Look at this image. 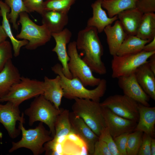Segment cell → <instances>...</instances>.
<instances>
[{
  "instance_id": "obj_1",
  "label": "cell",
  "mask_w": 155,
  "mask_h": 155,
  "mask_svg": "<svg viewBox=\"0 0 155 155\" xmlns=\"http://www.w3.org/2000/svg\"><path fill=\"white\" fill-rule=\"evenodd\" d=\"M98 33L95 28L86 26L79 31L75 42L77 50L84 54L82 59L92 71L103 75L106 73L107 70L102 60L103 49Z\"/></svg>"
},
{
  "instance_id": "obj_2",
  "label": "cell",
  "mask_w": 155,
  "mask_h": 155,
  "mask_svg": "<svg viewBox=\"0 0 155 155\" xmlns=\"http://www.w3.org/2000/svg\"><path fill=\"white\" fill-rule=\"evenodd\" d=\"M61 64L57 63L51 67L52 71L60 77L61 85L63 91V97L69 99L75 98L89 99L100 102V98L105 93L107 88V82L105 79L101 80L96 87L89 90L78 78L69 79L64 75Z\"/></svg>"
},
{
  "instance_id": "obj_3",
  "label": "cell",
  "mask_w": 155,
  "mask_h": 155,
  "mask_svg": "<svg viewBox=\"0 0 155 155\" xmlns=\"http://www.w3.org/2000/svg\"><path fill=\"white\" fill-rule=\"evenodd\" d=\"M23 122L19 123L18 129L22 133L21 139L17 142H12L9 152L11 153L19 148H24L30 150L34 155H39L44 151V145L51 140L53 137L49 131L40 122L35 128L26 129Z\"/></svg>"
},
{
  "instance_id": "obj_4",
  "label": "cell",
  "mask_w": 155,
  "mask_h": 155,
  "mask_svg": "<svg viewBox=\"0 0 155 155\" xmlns=\"http://www.w3.org/2000/svg\"><path fill=\"white\" fill-rule=\"evenodd\" d=\"M72 106V112L81 118L98 136L106 127L100 102L75 98Z\"/></svg>"
},
{
  "instance_id": "obj_5",
  "label": "cell",
  "mask_w": 155,
  "mask_h": 155,
  "mask_svg": "<svg viewBox=\"0 0 155 155\" xmlns=\"http://www.w3.org/2000/svg\"><path fill=\"white\" fill-rule=\"evenodd\" d=\"M62 109H57L42 94L36 97L26 109L25 114L29 117V125L32 126L39 121L48 126L52 137L55 133V125L56 119Z\"/></svg>"
},
{
  "instance_id": "obj_6",
  "label": "cell",
  "mask_w": 155,
  "mask_h": 155,
  "mask_svg": "<svg viewBox=\"0 0 155 155\" xmlns=\"http://www.w3.org/2000/svg\"><path fill=\"white\" fill-rule=\"evenodd\" d=\"M19 16L18 23L21 24V29L16 38L28 41V44L25 46L26 49H35L50 40L51 34L45 26L43 24L39 26L35 23L30 19L27 12H21Z\"/></svg>"
},
{
  "instance_id": "obj_7",
  "label": "cell",
  "mask_w": 155,
  "mask_h": 155,
  "mask_svg": "<svg viewBox=\"0 0 155 155\" xmlns=\"http://www.w3.org/2000/svg\"><path fill=\"white\" fill-rule=\"evenodd\" d=\"M43 81L22 76L7 94L0 97V102H9L19 106L25 100L43 94Z\"/></svg>"
},
{
  "instance_id": "obj_8",
  "label": "cell",
  "mask_w": 155,
  "mask_h": 155,
  "mask_svg": "<svg viewBox=\"0 0 155 155\" xmlns=\"http://www.w3.org/2000/svg\"><path fill=\"white\" fill-rule=\"evenodd\" d=\"M67 52L69 58L68 68L72 78H78L85 86H97L101 79L94 76L90 68L79 56L75 41L69 43Z\"/></svg>"
},
{
  "instance_id": "obj_9",
  "label": "cell",
  "mask_w": 155,
  "mask_h": 155,
  "mask_svg": "<svg viewBox=\"0 0 155 155\" xmlns=\"http://www.w3.org/2000/svg\"><path fill=\"white\" fill-rule=\"evenodd\" d=\"M155 52H148L142 51L137 53L123 56H113L111 61V76L118 78L134 73L141 65L148 62V60Z\"/></svg>"
},
{
  "instance_id": "obj_10",
  "label": "cell",
  "mask_w": 155,
  "mask_h": 155,
  "mask_svg": "<svg viewBox=\"0 0 155 155\" xmlns=\"http://www.w3.org/2000/svg\"><path fill=\"white\" fill-rule=\"evenodd\" d=\"M139 103L124 94L110 96L100 103L102 106L118 115L137 122L139 118Z\"/></svg>"
},
{
  "instance_id": "obj_11",
  "label": "cell",
  "mask_w": 155,
  "mask_h": 155,
  "mask_svg": "<svg viewBox=\"0 0 155 155\" xmlns=\"http://www.w3.org/2000/svg\"><path fill=\"white\" fill-rule=\"evenodd\" d=\"M19 106L7 102L5 104L0 103V123L7 130L12 138H16L19 135L21 131L16 127V122L25 123L24 114L20 115Z\"/></svg>"
},
{
  "instance_id": "obj_12",
  "label": "cell",
  "mask_w": 155,
  "mask_h": 155,
  "mask_svg": "<svg viewBox=\"0 0 155 155\" xmlns=\"http://www.w3.org/2000/svg\"><path fill=\"white\" fill-rule=\"evenodd\" d=\"M102 107L106 127L113 138L123 133L134 131L137 122L119 116L107 108Z\"/></svg>"
},
{
  "instance_id": "obj_13",
  "label": "cell",
  "mask_w": 155,
  "mask_h": 155,
  "mask_svg": "<svg viewBox=\"0 0 155 155\" xmlns=\"http://www.w3.org/2000/svg\"><path fill=\"white\" fill-rule=\"evenodd\" d=\"M69 118L73 133L82 141L88 154L93 155L94 144L98 137L81 118L72 112H69Z\"/></svg>"
},
{
  "instance_id": "obj_14",
  "label": "cell",
  "mask_w": 155,
  "mask_h": 155,
  "mask_svg": "<svg viewBox=\"0 0 155 155\" xmlns=\"http://www.w3.org/2000/svg\"><path fill=\"white\" fill-rule=\"evenodd\" d=\"M118 85L124 94L144 106H150L149 96L137 82L134 73L118 78Z\"/></svg>"
},
{
  "instance_id": "obj_15",
  "label": "cell",
  "mask_w": 155,
  "mask_h": 155,
  "mask_svg": "<svg viewBox=\"0 0 155 155\" xmlns=\"http://www.w3.org/2000/svg\"><path fill=\"white\" fill-rule=\"evenodd\" d=\"M51 36L56 42L55 46L52 51L56 53L58 60L61 63L64 75L68 78L72 79V75L68 68L69 58L67 49V45L70 41L72 33L68 29L64 28L59 33L51 34Z\"/></svg>"
},
{
  "instance_id": "obj_16",
  "label": "cell",
  "mask_w": 155,
  "mask_h": 155,
  "mask_svg": "<svg viewBox=\"0 0 155 155\" xmlns=\"http://www.w3.org/2000/svg\"><path fill=\"white\" fill-rule=\"evenodd\" d=\"M103 0H96L92 3V16L90 18L87 23V26L95 28L98 33L103 31L107 26L111 24L118 20L117 15L109 17L102 9V3Z\"/></svg>"
},
{
  "instance_id": "obj_17",
  "label": "cell",
  "mask_w": 155,
  "mask_h": 155,
  "mask_svg": "<svg viewBox=\"0 0 155 155\" xmlns=\"http://www.w3.org/2000/svg\"><path fill=\"white\" fill-rule=\"evenodd\" d=\"M114 24L107 26L104 30L106 36L107 42L110 54L113 56L116 54L127 34L119 21L117 20Z\"/></svg>"
},
{
  "instance_id": "obj_18",
  "label": "cell",
  "mask_w": 155,
  "mask_h": 155,
  "mask_svg": "<svg viewBox=\"0 0 155 155\" xmlns=\"http://www.w3.org/2000/svg\"><path fill=\"white\" fill-rule=\"evenodd\" d=\"M43 82L44 92L42 95L57 109L59 110L62 99L63 96L60 76L57 75L54 78L51 79L45 76Z\"/></svg>"
},
{
  "instance_id": "obj_19",
  "label": "cell",
  "mask_w": 155,
  "mask_h": 155,
  "mask_svg": "<svg viewBox=\"0 0 155 155\" xmlns=\"http://www.w3.org/2000/svg\"><path fill=\"white\" fill-rule=\"evenodd\" d=\"M139 118L134 131L146 133L152 137L155 135V107H150L139 103Z\"/></svg>"
},
{
  "instance_id": "obj_20",
  "label": "cell",
  "mask_w": 155,
  "mask_h": 155,
  "mask_svg": "<svg viewBox=\"0 0 155 155\" xmlns=\"http://www.w3.org/2000/svg\"><path fill=\"white\" fill-rule=\"evenodd\" d=\"M136 80L145 92L155 100V74L149 67L148 61L134 72Z\"/></svg>"
},
{
  "instance_id": "obj_21",
  "label": "cell",
  "mask_w": 155,
  "mask_h": 155,
  "mask_svg": "<svg viewBox=\"0 0 155 155\" xmlns=\"http://www.w3.org/2000/svg\"><path fill=\"white\" fill-rule=\"evenodd\" d=\"M143 14L136 7L124 10L118 14V20L127 35H136Z\"/></svg>"
},
{
  "instance_id": "obj_22",
  "label": "cell",
  "mask_w": 155,
  "mask_h": 155,
  "mask_svg": "<svg viewBox=\"0 0 155 155\" xmlns=\"http://www.w3.org/2000/svg\"><path fill=\"white\" fill-rule=\"evenodd\" d=\"M21 76L11 59L6 63L0 71V97L7 93L11 87L20 80Z\"/></svg>"
},
{
  "instance_id": "obj_23",
  "label": "cell",
  "mask_w": 155,
  "mask_h": 155,
  "mask_svg": "<svg viewBox=\"0 0 155 155\" xmlns=\"http://www.w3.org/2000/svg\"><path fill=\"white\" fill-rule=\"evenodd\" d=\"M68 13L53 11H44L41 15L42 24L46 26L51 34L59 33L68 23Z\"/></svg>"
},
{
  "instance_id": "obj_24",
  "label": "cell",
  "mask_w": 155,
  "mask_h": 155,
  "mask_svg": "<svg viewBox=\"0 0 155 155\" xmlns=\"http://www.w3.org/2000/svg\"><path fill=\"white\" fill-rule=\"evenodd\" d=\"M10 8L4 2L0 0V16L2 18V26L7 37L10 39L13 51V55L15 57L20 55L21 48L25 46L28 43L26 40H18L16 38L12 32L9 20L7 15L10 11Z\"/></svg>"
},
{
  "instance_id": "obj_25",
  "label": "cell",
  "mask_w": 155,
  "mask_h": 155,
  "mask_svg": "<svg viewBox=\"0 0 155 155\" xmlns=\"http://www.w3.org/2000/svg\"><path fill=\"white\" fill-rule=\"evenodd\" d=\"M69 110H62L55 123V135L53 139L48 142L49 145L54 146L61 138L73 133L69 120Z\"/></svg>"
},
{
  "instance_id": "obj_26",
  "label": "cell",
  "mask_w": 155,
  "mask_h": 155,
  "mask_svg": "<svg viewBox=\"0 0 155 155\" xmlns=\"http://www.w3.org/2000/svg\"><path fill=\"white\" fill-rule=\"evenodd\" d=\"M144 13L135 36L140 39L152 40L155 38V13Z\"/></svg>"
},
{
  "instance_id": "obj_27",
  "label": "cell",
  "mask_w": 155,
  "mask_h": 155,
  "mask_svg": "<svg viewBox=\"0 0 155 155\" xmlns=\"http://www.w3.org/2000/svg\"><path fill=\"white\" fill-rule=\"evenodd\" d=\"M151 41L144 40L135 35H127L121 44L116 55L123 56L138 53Z\"/></svg>"
},
{
  "instance_id": "obj_28",
  "label": "cell",
  "mask_w": 155,
  "mask_h": 155,
  "mask_svg": "<svg viewBox=\"0 0 155 155\" xmlns=\"http://www.w3.org/2000/svg\"><path fill=\"white\" fill-rule=\"evenodd\" d=\"M138 0H103L102 7L107 11L108 16L112 18L127 9L135 8Z\"/></svg>"
},
{
  "instance_id": "obj_29",
  "label": "cell",
  "mask_w": 155,
  "mask_h": 155,
  "mask_svg": "<svg viewBox=\"0 0 155 155\" xmlns=\"http://www.w3.org/2000/svg\"><path fill=\"white\" fill-rule=\"evenodd\" d=\"M4 2L10 8V13L7 14V17L13 26L18 30V25L17 20L20 13L23 12H28L24 5L23 0H5Z\"/></svg>"
},
{
  "instance_id": "obj_30",
  "label": "cell",
  "mask_w": 155,
  "mask_h": 155,
  "mask_svg": "<svg viewBox=\"0 0 155 155\" xmlns=\"http://www.w3.org/2000/svg\"><path fill=\"white\" fill-rule=\"evenodd\" d=\"M76 0H46L44 1V11H53L68 13Z\"/></svg>"
},
{
  "instance_id": "obj_31",
  "label": "cell",
  "mask_w": 155,
  "mask_h": 155,
  "mask_svg": "<svg viewBox=\"0 0 155 155\" xmlns=\"http://www.w3.org/2000/svg\"><path fill=\"white\" fill-rule=\"evenodd\" d=\"M144 133L135 130L130 133L127 146V155H137L141 144Z\"/></svg>"
},
{
  "instance_id": "obj_32",
  "label": "cell",
  "mask_w": 155,
  "mask_h": 155,
  "mask_svg": "<svg viewBox=\"0 0 155 155\" xmlns=\"http://www.w3.org/2000/svg\"><path fill=\"white\" fill-rule=\"evenodd\" d=\"M13 57L12 47L11 43L5 40L0 43V71L6 63Z\"/></svg>"
},
{
  "instance_id": "obj_33",
  "label": "cell",
  "mask_w": 155,
  "mask_h": 155,
  "mask_svg": "<svg viewBox=\"0 0 155 155\" xmlns=\"http://www.w3.org/2000/svg\"><path fill=\"white\" fill-rule=\"evenodd\" d=\"M98 139L106 143L112 155H121L107 127H105L102 130Z\"/></svg>"
},
{
  "instance_id": "obj_34",
  "label": "cell",
  "mask_w": 155,
  "mask_h": 155,
  "mask_svg": "<svg viewBox=\"0 0 155 155\" xmlns=\"http://www.w3.org/2000/svg\"><path fill=\"white\" fill-rule=\"evenodd\" d=\"M28 13L36 12L41 15L44 11L43 0H23Z\"/></svg>"
},
{
  "instance_id": "obj_35",
  "label": "cell",
  "mask_w": 155,
  "mask_h": 155,
  "mask_svg": "<svg viewBox=\"0 0 155 155\" xmlns=\"http://www.w3.org/2000/svg\"><path fill=\"white\" fill-rule=\"evenodd\" d=\"M129 133H124L113 138L117 148L121 155H127V143Z\"/></svg>"
},
{
  "instance_id": "obj_36",
  "label": "cell",
  "mask_w": 155,
  "mask_h": 155,
  "mask_svg": "<svg viewBox=\"0 0 155 155\" xmlns=\"http://www.w3.org/2000/svg\"><path fill=\"white\" fill-rule=\"evenodd\" d=\"M152 138L150 135L143 133L141 144L137 155H151L150 145Z\"/></svg>"
},
{
  "instance_id": "obj_37",
  "label": "cell",
  "mask_w": 155,
  "mask_h": 155,
  "mask_svg": "<svg viewBox=\"0 0 155 155\" xmlns=\"http://www.w3.org/2000/svg\"><path fill=\"white\" fill-rule=\"evenodd\" d=\"M144 13L155 11V0H138L137 7Z\"/></svg>"
},
{
  "instance_id": "obj_38",
  "label": "cell",
  "mask_w": 155,
  "mask_h": 155,
  "mask_svg": "<svg viewBox=\"0 0 155 155\" xmlns=\"http://www.w3.org/2000/svg\"><path fill=\"white\" fill-rule=\"evenodd\" d=\"M93 155H112L106 143L98 139L95 142Z\"/></svg>"
},
{
  "instance_id": "obj_39",
  "label": "cell",
  "mask_w": 155,
  "mask_h": 155,
  "mask_svg": "<svg viewBox=\"0 0 155 155\" xmlns=\"http://www.w3.org/2000/svg\"><path fill=\"white\" fill-rule=\"evenodd\" d=\"M143 51L148 52H155V38L144 46Z\"/></svg>"
},
{
  "instance_id": "obj_40",
  "label": "cell",
  "mask_w": 155,
  "mask_h": 155,
  "mask_svg": "<svg viewBox=\"0 0 155 155\" xmlns=\"http://www.w3.org/2000/svg\"><path fill=\"white\" fill-rule=\"evenodd\" d=\"M148 61L149 67L151 70L155 74V53L152 55L149 58Z\"/></svg>"
},
{
  "instance_id": "obj_41",
  "label": "cell",
  "mask_w": 155,
  "mask_h": 155,
  "mask_svg": "<svg viewBox=\"0 0 155 155\" xmlns=\"http://www.w3.org/2000/svg\"><path fill=\"white\" fill-rule=\"evenodd\" d=\"M7 37L2 26L0 25V43L6 40Z\"/></svg>"
},
{
  "instance_id": "obj_42",
  "label": "cell",
  "mask_w": 155,
  "mask_h": 155,
  "mask_svg": "<svg viewBox=\"0 0 155 155\" xmlns=\"http://www.w3.org/2000/svg\"><path fill=\"white\" fill-rule=\"evenodd\" d=\"M151 155H155V139L152 138L150 145Z\"/></svg>"
}]
</instances>
